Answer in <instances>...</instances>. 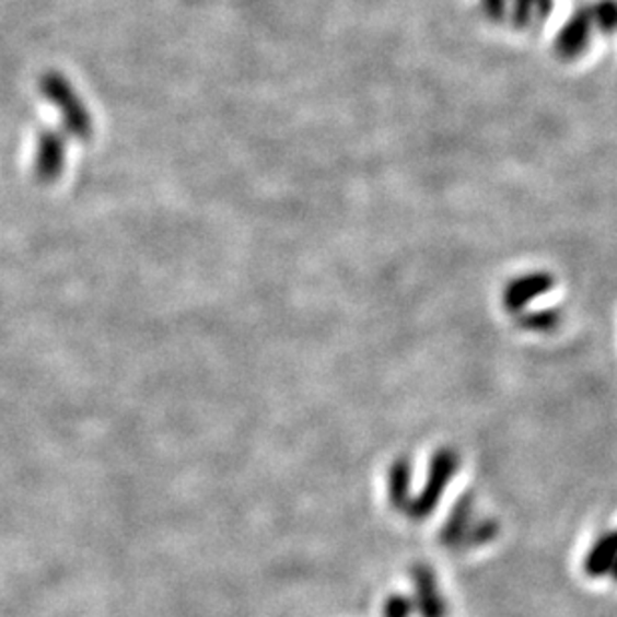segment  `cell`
<instances>
[{"label":"cell","instance_id":"1","mask_svg":"<svg viewBox=\"0 0 617 617\" xmlns=\"http://www.w3.org/2000/svg\"><path fill=\"white\" fill-rule=\"evenodd\" d=\"M571 570L585 590L617 595V522L597 527L580 542Z\"/></svg>","mask_w":617,"mask_h":617},{"label":"cell","instance_id":"2","mask_svg":"<svg viewBox=\"0 0 617 617\" xmlns=\"http://www.w3.org/2000/svg\"><path fill=\"white\" fill-rule=\"evenodd\" d=\"M65 166V144L59 135L45 132L38 141L35 154V175L40 183H53Z\"/></svg>","mask_w":617,"mask_h":617}]
</instances>
